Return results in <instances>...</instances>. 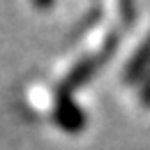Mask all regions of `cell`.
<instances>
[{
	"label": "cell",
	"mask_w": 150,
	"mask_h": 150,
	"mask_svg": "<svg viewBox=\"0 0 150 150\" xmlns=\"http://www.w3.org/2000/svg\"><path fill=\"white\" fill-rule=\"evenodd\" d=\"M118 46H120V33H109L106 39L102 42V46H99V51L95 53L97 60H99V65L104 67L113 56H115V51H118Z\"/></svg>",
	"instance_id": "4"
},
{
	"label": "cell",
	"mask_w": 150,
	"mask_h": 150,
	"mask_svg": "<svg viewBox=\"0 0 150 150\" xmlns=\"http://www.w3.org/2000/svg\"><path fill=\"white\" fill-rule=\"evenodd\" d=\"M53 120L67 134H81L88 125V118L81 109V104L76 102L74 93L65 88L62 83H58L53 90Z\"/></svg>",
	"instance_id": "1"
},
{
	"label": "cell",
	"mask_w": 150,
	"mask_h": 150,
	"mask_svg": "<svg viewBox=\"0 0 150 150\" xmlns=\"http://www.w3.org/2000/svg\"><path fill=\"white\" fill-rule=\"evenodd\" d=\"M150 72V30L146 33L143 42L134 49V53L122 67V83L134 86V83H143V79Z\"/></svg>",
	"instance_id": "2"
},
{
	"label": "cell",
	"mask_w": 150,
	"mask_h": 150,
	"mask_svg": "<svg viewBox=\"0 0 150 150\" xmlns=\"http://www.w3.org/2000/svg\"><path fill=\"white\" fill-rule=\"evenodd\" d=\"M102 69V65H99V60H97V56L95 53H88V56L79 58L74 65H72V69L67 72V76L60 81L65 88H69L72 93H76L79 88H83L88 81H93L95 74Z\"/></svg>",
	"instance_id": "3"
},
{
	"label": "cell",
	"mask_w": 150,
	"mask_h": 150,
	"mask_svg": "<svg viewBox=\"0 0 150 150\" xmlns=\"http://www.w3.org/2000/svg\"><path fill=\"white\" fill-rule=\"evenodd\" d=\"M120 14H122V28H134L136 23V5L134 2H122L120 5Z\"/></svg>",
	"instance_id": "5"
},
{
	"label": "cell",
	"mask_w": 150,
	"mask_h": 150,
	"mask_svg": "<svg viewBox=\"0 0 150 150\" xmlns=\"http://www.w3.org/2000/svg\"><path fill=\"white\" fill-rule=\"evenodd\" d=\"M139 102L146 106V109H150V72L148 76L143 79V83H141V93H139Z\"/></svg>",
	"instance_id": "6"
}]
</instances>
